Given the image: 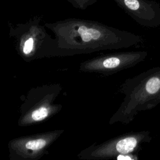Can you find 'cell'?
I'll list each match as a JSON object with an SVG mask.
<instances>
[{
    "label": "cell",
    "instance_id": "6",
    "mask_svg": "<svg viewBox=\"0 0 160 160\" xmlns=\"http://www.w3.org/2000/svg\"><path fill=\"white\" fill-rule=\"evenodd\" d=\"M73 7L85 10L88 7L93 5L97 2V0H67Z\"/></svg>",
    "mask_w": 160,
    "mask_h": 160
},
{
    "label": "cell",
    "instance_id": "10",
    "mask_svg": "<svg viewBox=\"0 0 160 160\" xmlns=\"http://www.w3.org/2000/svg\"><path fill=\"white\" fill-rule=\"evenodd\" d=\"M125 160H131L129 158H128V157H127L126 158H125Z\"/></svg>",
    "mask_w": 160,
    "mask_h": 160
},
{
    "label": "cell",
    "instance_id": "5",
    "mask_svg": "<svg viewBox=\"0 0 160 160\" xmlns=\"http://www.w3.org/2000/svg\"><path fill=\"white\" fill-rule=\"evenodd\" d=\"M138 142V140L137 138L128 137L118 141L116 146V148L118 152L121 154H128L134 149Z\"/></svg>",
    "mask_w": 160,
    "mask_h": 160
},
{
    "label": "cell",
    "instance_id": "2",
    "mask_svg": "<svg viewBox=\"0 0 160 160\" xmlns=\"http://www.w3.org/2000/svg\"><path fill=\"white\" fill-rule=\"evenodd\" d=\"M41 18L36 16L25 23L11 25L9 36L19 53L24 57H32L42 51H51L54 38L48 32Z\"/></svg>",
    "mask_w": 160,
    "mask_h": 160
},
{
    "label": "cell",
    "instance_id": "9",
    "mask_svg": "<svg viewBox=\"0 0 160 160\" xmlns=\"http://www.w3.org/2000/svg\"><path fill=\"white\" fill-rule=\"evenodd\" d=\"M125 159L122 156H119L118 157V160H124Z\"/></svg>",
    "mask_w": 160,
    "mask_h": 160
},
{
    "label": "cell",
    "instance_id": "1",
    "mask_svg": "<svg viewBox=\"0 0 160 160\" xmlns=\"http://www.w3.org/2000/svg\"><path fill=\"white\" fill-rule=\"evenodd\" d=\"M44 26L54 34L51 52L58 54L128 48L142 41L139 35L89 19L68 18Z\"/></svg>",
    "mask_w": 160,
    "mask_h": 160
},
{
    "label": "cell",
    "instance_id": "4",
    "mask_svg": "<svg viewBox=\"0 0 160 160\" xmlns=\"http://www.w3.org/2000/svg\"><path fill=\"white\" fill-rule=\"evenodd\" d=\"M147 56L146 51L128 52L101 57L97 60H93L87 64L88 67H102L104 69H116L122 65L133 64L144 59Z\"/></svg>",
    "mask_w": 160,
    "mask_h": 160
},
{
    "label": "cell",
    "instance_id": "8",
    "mask_svg": "<svg viewBox=\"0 0 160 160\" xmlns=\"http://www.w3.org/2000/svg\"><path fill=\"white\" fill-rule=\"evenodd\" d=\"M48 109L42 107L33 111L31 114V118L34 121H41L46 118L48 116Z\"/></svg>",
    "mask_w": 160,
    "mask_h": 160
},
{
    "label": "cell",
    "instance_id": "3",
    "mask_svg": "<svg viewBox=\"0 0 160 160\" xmlns=\"http://www.w3.org/2000/svg\"><path fill=\"white\" fill-rule=\"evenodd\" d=\"M120 8L142 26H160V5L151 0H112Z\"/></svg>",
    "mask_w": 160,
    "mask_h": 160
},
{
    "label": "cell",
    "instance_id": "7",
    "mask_svg": "<svg viewBox=\"0 0 160 160\" xmlns=\"http://www.w3.org/2000/svg\"><path fill=\"white\" fill-rule=\"evenodd\" d=\"M46 144V142L43 139H38L28 141L26 144V148L31 150H38L42 148Z\"/></svg>",
    "mask_w": 160,
    "mask_h": 160
}]
</instances>
